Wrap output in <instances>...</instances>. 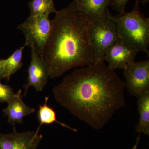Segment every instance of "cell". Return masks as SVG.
I'll use <instances>...</instances> for the list:
<instances>
[{
  "label": "cell",
  "mask_w": 149,
  "mask_h": 149,
  "mask_svg": "<svg viewBox=\"0 0 149 149\" xmlns=\"http://www.w3.org/2000/svg\"><path fill=\"white\" fill-rule=\"evenodd\" d=\"M125 81L104 61L74 70L53 90L56 100L93 129L103 128L126 105Z\"/></svg>",
  "instance_id": "obj_1"
},
{
  "label": "cell",
  "mask_w": 149,
  "mask_h": 149,
  "mask_svg": "<svg viewBox=\"0 0 149 149\" xmlns=\"http://www.w3.org/2000/svg\"><path fill=\"white\" fill-rule=\"evenodd\" d=\"M43 54L52 79L77 67L98 63L91 44L88 20L68 8L57 10Z\"/></svg>",
  "instance_id": "obj_2"
},
{
  "label": "cell",
  "mask_w": 149,
  "mask_h": 149,
  "mask_svg": "<svg viewBox=\"0 0 149 149\" xmlns=\"http://www.w3.org/2000/svg\"><path fill=\"white\" fill-rule=\"evenodd\" d=\"M139 3V0H136L133 10L120 13L112 17L119 40L132 49L149 56V18L141 13Z\"/></svg>",
  "instance_id": "obj_3"
},
{
  "label": "cell",
  "mask_w": 149,
  "mask_h": 149,
  "mask_svg": "<svg viewBox=\"0 0 149 149\" xmlns=\"http://www.w3.org/2000/svg\"><path fill=\"white\" fill-rule=\"evenodd\" d=\"M17 28L24 34L25 47L34 49L43 57L52 29V20L49 15H29Z\"/></svg>",
  "instance_id": "obj_4"
},
{
  "label": "cell",
  "mask_w": 149,
  "mask_h": 149,
  "mask_svg": "<svg viewBox=\"0 0 149 149\" xmlns=\"http://www.w3.org/2000/svg\"><path fill=\"white\" fill-rule=\"evenodd\" d=\"M91 44L98 62L104 61L108 50L119 40L115 22L109 13L106 18L90 23Z\"/></svg>",
  "instance_id": "obj_5"
},
{
  "label": "cell",
  "mask_w": 149,
  "mask_h": 149,
  "mask_svg": "<svg viewBox=\"0 0 149 149\" xmlns=\"http://www.w3.org/2000/svg\"><path fill=\"white\" fill-rule=\"evenodd\" d=\"M125 88L135 97L149 91V60L134 61L123 70Z\"/></svg>",
  "instance_id": "obj_6"
},
{
  "label": "cell",
  "mask_w": 149,
  "mask_h": 149,
  "mask_svg": "<svg viewBox=\"0 0 149 149\" xmlns=\"http://www.w3.org/2000/svg\"><path fill=\"white\" fill-rule=\"evenodd\" d=\"M112 0H73L67 7L77 16L90 22L106 18Z\"/></svg>",
  "instance_id": "obj_7"
},
{
  "label": "cell",
  "mask_w": 149,
  "mask_h": 149,
  "mask_svg": "<svg viewBox=\"0 0 149 149\" xmlns=\"http://www.w3.org/2000/svg\"><path fill=\"white\" fill-rule=\"evenodd\" d=\"M42 139L37 130L18 132L14 126L12 133H0V149H37Z\"/></svg>",
  "instance_id": "obj_8"
},
{
  "label": "cell",
  "mask_w": 149,
  "mask_h": 149,
  "mask_svg": "<svg viewBox=\"0 0 149 149\" xmlns=\"http://www.w3.org/2000/svg\"><path fill=\"white\" fill-rule=\"evenodd\" d=\"M31 49V61L27 70V83L24 85V96L29 87L32 86L37 91H42L49 77L48 65L43 57L34 49Z\"/></svg>",
  "instance_id": "obj_9"
},
{
  "label": "cell",
  "mask_w": 149,
  "mask_h": 149,
  "mask_svg": "<svg viewBox=\"0 0 149 149\" xmlns=\"http://www.w3.org/2000/svg\"><path fill=\"white\" fill-rule=\"evenodd\" d=\"M138 52V51L118 40L107 51L104 57V61L108 63V66L113 70H124L128 65L135 61Z\"/></svg>",
  "instance_id": "obj_10"
},
{
  "label": "cell",
  "mask_w": 149,
  "mask_h": 149,
  "mask_svg": "<svg viewBox=\"0 0 149 149\" xmlns=\"http://www.w3.org/2000/svg\"><path fill=\"white\" fill-rule=\"evenodd\" d=\"M22 90H19L15 94L13 98L8 103L7 107L3 109L4 115L8 118V123L15 126L16 123H23L24 117L35 113V108L27 105L22 100Z\"/></svg>",
  "instance_id": "obj_11"
},
{
  "label": "cell",
  "mask_w": 149,
  "mask_h": 149,
  "mask_svg": "<svg viewBox=\"0 0 149 149\" xmlns=\"http://www.w3.org/2000/svg\"><path fill=\"white\" fill-rule=\"evenodd\" d=\"M137 97L139 121L136 126V131L149 136V91Z\"/></svg>",
  "instance_id": "obj_12"
},
{
  "label": "cell",
  "mask_w": 149,
  "mask_h": 149,
  "mask_svg": "<svg viewBox=\"0 0 149 149\" xmlns=\"http://www.w3.org/2000/svg\"><path fill=\"white\" fill-rule=\"evenodd\" d=\"M49 97H46L45 98V104L43 105H40L39 106V109L37 111V117L38 121L40 123L39 127L37 130L39 131L40 128L42 125H49L54 122L58 123L64 128H68L70 130L77 132V129L71 128L68 125L58 121L57 119L56 113L51 107L48 105V101Z\"/></svg>",
  "instance_id": "obj_13"
},
{
  "label": "cell",
  "mask_w": 149,
  "mask_h": 149,
  "mask_svg": "<svg viewBox=\"0 0 149 149\" xmlns=\"http://www.w3.org/2000/svg\"><path fill=\"white\" fill-rule=\"evenodd\" d=\"M25 46L17 49L9 57L6 59H3L4 71L7 81L10 80V76L16 73L22 67V54Z\"/></svg>",
  "instance_id": "obj_14"
},
{
  "label": "cell",
  "mask_w": 149,
  "mask_h": 149,
  "mask_svg": "<svg viewBox=\"0 0 149 149\" xmlns=\"http://www.w3.org/2000/svg\"><path fill=\"white\" fill-rule=\"evenodd\" d=\"M29 15H47L56 12L53 0H31L28 3Z\"/></svg>",
  "instance_id": "obj_15"
},
{
  "label": "cell",
  "mask_w": 149,
  "mask_h": 149,
  "mask_svg": "<svg viewBox=\"0 0 149 149\" xmlns=\"http://www.w3.org/2000/svg\"><path fill=\"white\" fill-rule=\"evenodd\" d=\"M15 94L10 86L3 84L0 80V102L8 103L13 98Z\"/></svg>",
  "instance_id": "obj_16"
},
{
  "label": "cell",
  "mask_w": 149,
  "mask_h": 149,
  "mask_svg": "<svg viewBox=\"0 0 149 149\" xmlns=\"http://www.w3.org/2000/svg\"><path fill=\"white\" fill-rule=\"evenodd\" d=\"M129 0H112L111 6L113 9L120 13L125 11V6Z\"/></svg>",
  "instance_id": "obj_17"
},
{
  "label": "cell",
  "mask_w": 149,
  "mask_h": 149,
  "mask_svg": "<svg viewBox=\"0 0 149 149\" xmlns=\"http://www.w3.org/2000/svg\"><path fill=\"white\" fill-rule=\"evenodd\" d=\"M6 80V77L4 71L3 59H0V80Z\"/></svg>",
  "instance_id": "obj_18"
},
{
  "label": "cell",
  "mask_w": 149,
  "mask_h": 149,
  "mask_svg": "<svg viewBox=\"0 0 149 149\" xmlns=\"http://www.w3.org/2000/svg\"><path fill=\"white\" fill-rule=\"evenodd\" d=\"M140 137H141V133H140L139 136L137 137V141H136V144H135V146H134L133 147V148L131 149H137V148H138V145H139Z\"/></svg>",
  "instance_id": "obj_19"
},
{
  "label": "cell",
  "mask_w": 149,
  "mask_h": 149,
  "mask_svg": "<svg viewBox=\"0 0 149 149\" xmlns=\"http://www.w3.org/2000/svg\"><path fill=\"white\" fill-rule=\"evenodd\" d=\"M148 1L149 0H143V1H142L141 2L143 4H145L146 3H148Z\"/></svg>",
  "instance_id": "obj_20"
}]
</instances>
